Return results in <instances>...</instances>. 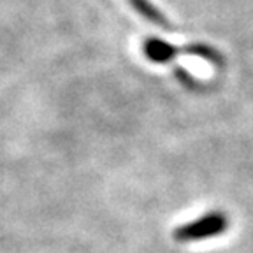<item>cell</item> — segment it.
<instances>
[{"label": "cell", "mask_w": 253, "mask_h": 253, "mask_svg": "<svg viewBox=\"0 0 253 253\" xmlns=\"http://www.w3.org/2000/svg\"><path fill=\"white\" fill-rule=\"evenodd\" d=\"M142 51L146 55V58L150 62L155 63H167L170 60H174L178 55H194V56H201V58L208 60V62L214 63V65H221L223 58H221L220 53L214 49V47L208 46V44H190L185 47H178L172 46V44L166 42L162 39H148L142 46Z\"/></svg>", "instance_id": "obj_1"}, {"label": "cell", "mask_w": 253, "mask_h": 253, "mask_svg": "<svg viewBox=\"0 0 253 253\" xmlns=\"http://www.w3.org/2000/svg\"><path fill=\"white\" fill-rule=\"evenodd\" d=\"M229 229V218L220 211H213L201 218L183 223L174 230V239L179 243L204 241L208 237H214L223 234Z\"/></svg>", "instance_id": "obj_2"}, {"label": "cell", "mask_w": 253, "mask_h": 253, "mask_svg": "<svg viewBox=\"0 0 253 253\" xmlns=\"http://www.w3.org/2000/svg\"><path fill=\"white\" fill-rule=\"evenodd\" d=\"M128 2H130L132 7H134L142 18H146L148 21H151V23H155V25H160V27H164V28H170V21L151 4L150 0H128Z\"/></svg>", "instance_id": "obj_3"}]
</instances>
